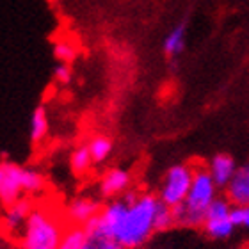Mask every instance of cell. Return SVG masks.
I'll list each match as a JSON object with an SVG mask.
<instances>
[{
  "mask_svg": "<svg viewBox=\"0 0 249 249\" xmlns=\"http://www.w3.org/2000/svg\"><path fill=\"white\" fill-rule=\"evenodd\" d=\"M160 197L150 192H124L102 207V228L118 240L121 249H137L155 233V217Z\"/></svg>",
  "mask_w": 249,
  "mask_h": 249,
  "instance_id": "cell-1",
  "label": "cell"
},
{
  "mask_svg": "<svg viewBox=\"0 0 249 249\" xmlns=\"http://www.w3.org/2000/svg\"><path fill=\"white\" fill-rule=\"evenodd\" d=\"M217 183L213 182L208 167H194V178H192L191 192L187 196L185 203L173 208L177 226L187 228H203L207 221V210L215 199H217Z\"/></svg>",
  "mask_w": 249,
  "mask_h": 249,
  "instance_id": "cell-2",
  "label": "cell"
},
{
  "mask_svg": "<svg viewBox=\"0 0 249 249\" xmlns=\"http://www.w3.org/2000/svg\"><path fill=\"white\" fill-rule=\"evenodd\" d=\"M66 228L48 207L32 208L25 228L20 233L21 249H59Z\"/></svg>",
  "mask_w": 249,
  "mask_h": 249,
  "instance_id": "cell-3",
  "label": "cell"
},
{
  "mask_svg": "<svg viewBox=\"0 0 249 249\" xmlns=\"http://www.w3.org/2000/svg\"><path fill=\"white\" fill-rule=\"evenodd\" d=\"M192 178H194V167L189 164H177V166L169 167L164 175V180H162L157 196L160 197L164 205L171 208L182 205L191 192Z\"/></svg>",
  "mask_w": 249,
  "mask_h": 249,
  "instance_id": "cell-4",
  "label": "cell"
},
{
  "mask_svg": "<svg viewBox=\"0 0 249 249\" xmlns=\"http://www.w3.org/2000/svg\"><path fill=\"white\" fill-rule=\"evenodd\" d=\"M23 194V167L15 162L0 164V201L4 207L21 199Z\"/></svg>",
  "mask_w": 249,
  "mask_h": 249,
  "instance_id": "cell-5",
  "label": "cell"
},
{
  "mask_svg": "<svg viewBox=\"0 0 249 249\" xmlns=\"http://www.w3.org/2000/svg\"><path fill=\"white\" fill-rule=\"evenodd\" d=\"M100 201L96 197L91 196H78L73 197L71 201L68 203V207L64 208V217L71 226H86V224L100 215L102 212Z\"/></svg>",
  "mask_w": 249,
  "mask_h": 249,
  "instance_id": "cell-6",
  "label": "cell"
},
{
  "mask_svg": "<svg viewBox=\"0 0 249 249\" xmlns=\"http://www.w3.org/2000/svg\"><path fill=\"white\" fill-rule=\"evenodd\" d=\"M32 208H34V205L29 197H21L18 201L7 205L4 213H2V226H4L5 233L20 237L21 230L25 228L27 221H29Z\"/></svg>",
  "mask_w": 249,
  "mask_h": 249,
  "instance_id": "cell-7",
  "label": "cell"
},
{
  "mask_svg": "<svg viewBox=\"0 0 249 249\" xmlns=\"http://www.w3.org/2000/svg\"><path fill=\"white\" fill-rule=\"evenodd\" d=\"M130 183H132V178H130L128 171H124L121 167H112L109 171H105L100 180V196L105 199H114L118 196H123L124 192H128Z\"/></svg>",
  "mask_w": 249,
  "mask_h": 249,
  "instance_id": "cell-8",
  "label": "cell"
},
{
  "mask_svg": "<svg viewBox=\"0 0 249 249\" xmlns=\"http://www.w3.org/2000/svg\"><path fill=\"white\" fill-rule=\"evenodd\" d=\"M237 169H239L237 162L228 153H217L210 160V164H208V171H210L213 182L217 183L219 189H226L230 185V182L233 180Z\"/></svg>",
  "mask_w": 249,
  "mask_h": 249,
  "instance_id": "cell-9",
  "label": "cell"
},
{
  "mask_svg": "<svg viewBox=\"0 0 249 249\" xmlns=\"http://www.w3.org/2000/svg\"><path fill=\"white\" fill-rule=\"evenodd\" d=\"M86 244L84 249H121V246L118 244V240L114 237H110L98 221V215L94 219H91L86 226Z\"/></svg>",
  "mask_w": 249,
  "mask_h": 249,
  "instance_id": "cell-10",
  "label": "cell"
},
{
  "mask_svg": "<svg viewBox=\"0 0 249 249\" xmlns=\"http://www.w3.org/2000/svg\"><path fill=\"white\" fill-rule=\"evenodd\" d=\"M224 191L233 205H249V162L239 166L233 180Z\"/></svg>",
  "mask_w": 249,
  "mask_h": 249,
  "instance_id": "cell-11",
  "label": "cell"
},
{
  "mask_svg": "<svg viewBox=\"0 0 249 249\" xmlns=\"http://www.w3.org/2000/svg\"><path fill=\"white\" fill-rule=\"evenodd\" d=\"M185 31H187V27L182 21V23H178V25L166 36L162 48H164V52H166L167 57H175L178 53H182V50L185 48Z\"/></svg>",
  "mask_w": 249,
  "mask_h": 249,
  "instance_id": "cell-12",
  "label": "cell"
},
{
  "mask_svg": "<svg viewBox=\"0 0 249 249\" xmlns=\"http://www.w3.org/2000/svg\"><path fill=\"white\" fill-rule=\"evenodd\" d=\"M93 164V155H91V150H89L88 144H80L71 151L70 166H71V171L75 175H86Z\"/></svg>",
  "mask_w": 249,
  "mask_h": 249,
  "instance_id": "cell-13",
  "label": "cell"
},
{
  "mask_svg": "<svg viewBox=\"0 0 249 249\" xmlns=\"http://www.w3.org/2000/svg\"><path fill=\"white\" fill-rule=\"evenodd\" d=\"M205 233L208 237H212V239H217V240H224L228 239L230 235L233 233L235 230V224L231 223V219L226 217V219H210V221H205Z\"/></svg>",
  "mask_w": 249,
  "mask_h": 249,
  "instance_id": "cell-14",
  "label": "cell"
},
{
  "mask_svg": "<svg viewBox=\"0 0 249 249\" xmlns=\"http://www.w3.org/2000/svg\"><path fill=\"white\" fill-rule=\"evenodd\" d=\"M48 134V116L45 107H36L31 116V139L32 142H39Z\"/></svg>",
  "mask_w": 249,
  "mask_h": 249,
  "instance_id": "cell-15",
  "label": "cell"
},
{
  "mask_svg": "<svg viewBox=\"0 0 249 249\" xmlns=\"http://www.w3.org/2000/svg\"><path fill=\"white\" fill-rule=\"evenodd\" d=\"M88 146H89V150H91L94 164L107 160L109 155L112 153V141H110V137H107V135H94L93 139L88 142Z\"/></svg>",
  "mask_w": 249,
  "mask_h": 249,
  "instance_id": "cell-16",
  "label": "cell"
},
{
  "mask_svg": "<svg viewBox=\"0 0 249 249\" xmlns=\"http://www.w3.org/2000/svg\"><path fill=\"white\" fill-rule=\"evenodd\" d=\"M84 244H86L84 226H70L62 235V242L59 249H84Z\"/></svg>",
  "mask_w": 249,
  "mask_h": 249,
  "instance_id": "cell-17",
  "label": "cell"
},
{
  "mask_svg": "<svg viewBox=\"0 0 249 249\" xmlns=\"http://www.w3.org/2000/svg\"><path fill=\"white\" fill-rule=\"evenodd\" d=\"M45 187V178L32 167H23V194H37Z\"/></svg>",
  "mask_w": 249,
  "mask_h": 249,
  "instance_id": "cell-18",
  "label": "cell"
},
{
  "mask_svg": "<svg viewBox=\"0 0 249 249\" xmlns=\"http://www.w3.org/2000/svg\"><path fill=\"white\" fill-rule=\"evenodd\" d=\"M173 226H177V219H175L173 208L162 203L155 217V230L157 231H166V230L173 228Z\"/></svg>",
  "mask_w": 249,
  "mask_h": 249,
  "instance_id": "cell-19",
  "label": "cell"
},
{
  "mask_svg": "<svg viewBox=\"0 0 249 249\" xmlns=\"http://www.w3.org/2000/svg\"><path fill=\"white\" fill-rule=\"evenodd\" d=\"M53 55H55V59H57L59 62L70 64L73 59L77 57V48L70 41H57L53 45Z\"/></svg>",
  "mask_w": 249,
  "mask_h": 249,
  "instance_id": "cell-20",
  "label": "cell"
},
{
  "mask_svg": "<svg viewBox=\"0 0 249 249\" xmlns=\"http://www.w3.org/2000/svg\"><path fill=\"white\" fill-rule=\"evenodd\" d=\"M230 219L235 224V228L249 230V205H233Z\"/></svg>",
  "mask_w": 249,
  "mask_h": 249,
  "instance_id": "cell-21",
  "label": "cell"
},
{
  "mask_svg": "<svg viewBox=\"0 0 249 249\" xmlns=\"http://www.w3.org/2000/svg\"><path fill=\"white\" fill-rule=\"evenodd\" d=\"M53 78L61 84H68L71 80V68L66 62H59L57 66L53 68Z\"/></svg>",
  "mask_w": 249,
  "mask_h": 249,
  "instance_id": "cell-22",
  "label": "cell"
}]
</instances>
